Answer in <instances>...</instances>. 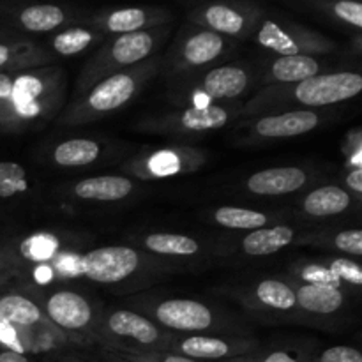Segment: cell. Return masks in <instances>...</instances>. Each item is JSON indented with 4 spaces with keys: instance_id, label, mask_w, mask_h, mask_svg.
Returning <instances> with one entry per match:
<instances>
[{
    "instance_id": "cell-1",
    "label": "cell",
    "mask_w": 362,
    "mask_h": 362,
    "mask_svg": "<svg viewBox=\"0 0 362 362\" xmlns=\"http://www.w3.org/2000/svg\"><path fill=\"white\" fill-rule=\"evenodd\" d=\"M106 336L115 339L117 352H165L172 336L156 327L154 322L129 310H117L105 320Z\"/></svg>"
},
{
    "instance_id": "cell-2",
    "label": "cell",
    "mask_w": 362,
    "mask_h": 362,
    "mask_svg": "<svg viewBox=\"0 0 362 362\" xmlns=\"http://www.w3.org/2000/svg\"><path fill=\"white\" fill-rule=\"evenodd\" d=\"M362 90V76L354 71L341 73L318 74V76L304 80L293 87L290 98L303 106L320 108V106L336 105V103L349 101L359 95Z\"/></svg>"
},
{
    "instance_id": "cell-3",
    "label": "cell",
    "mask_w": 362,
    "mask_h": 362,
    "mask_svg": "<svg viewBox=\"0 0 362 362\" xmlns=\"http://www.w3.org/2000/svg\"><path fill=\"white\" fill-rule=\"evenodd\" d=\"M258 350L253 339L218 338V336L191 334L184 338H170L165 352L177 354L193 361H233L251 356Z\"/></svg>"
},
{
    "instance_id": "cell-4",
    "label": "cell",
    "mask_w": 362,
    "mask_h": 362,
    "mask_svg": "<svg viewBox=\"0 0 362 362\" xmlns=\"http://www.w3.org/2000/svg\"><path fill=\"white\" fill-rule=\"evenodd\" d=\"M140 269V253L126 246H108L88 251L80 260L81 274L101 285H113Z\"/></svg>"
},
{
    "instance_id": "cell-5",
    "label": "cell",
    "mask_w": 362,
    "mask_h": 362,
    "mask_svg": "<svg viewBox=\"0 0 362 362\" xmlns=\"http://www.w3.org/2000/svg\"><path fill=\"white\" fill-rule=\"evenodd\" d=\"M156 48V37L152 32L140 30L131 32V34H122L112 41V45L103 48L92 60V69H87L85 76L98 78L99 74L105 73L110 67H126L140 64Z\"/></svg>"
},
{
    "instance_id": "cell-6",
    "label": "cell",
    "mask_w": 362,
    "mask_h": 362,
    "mask_svg": "<svg viewBox=\"0 0 362 362\" xmlns=\"http://www.w3.org/2000/svg\"><path fill=\"white\" fill-rule=\"evenodd\" d=\"M257 41L258 45L279 57L310 55L311 52H325L332 46L324 37L303 32L299 28H285L272 20H265L258 27Z\"/></svg>"
},
{
    "instance_id": "cell-7",
    "label": "cell",
    "mask_w": 362,
    "mask_h": 362,
    "mask_svg": "<svg viewBox=\"0 0 362 362\" xmlns=\"http://www.w3.org/2000/svg\"><path fill=\"white\" fill-rule=\"evenodd\" d=\"M251 87L250 69L243 66H218L187 85L193 94L212 101H235Z\"/></svg>"
},
{
    "instance_id": "cell-8",
    "label": "cell",
    "mask_w": 362,
    "mask_h": 362,
    "mask_svg": "<svg viewBox=\"0 0 362 362\" xmlns=\"http://www.w3.org/2000/svg\"><path fill=\"white\" fill-rule=\"evenodd\" d=\"M154 317L165 329L200 332L214 327V313L209 306L191 299H168L158 304Z\"/></svg>"
},
{
    "instance_id": "cell-9",
    "label": "cell",
    "mask_w": 362,
    "mask_h": 362,
    "mask_svg": "<svg viewBox=\"0 0 362 362\" xmlns=\"http://www.w3.org/2000/svg\"><path fill=\"white\" fill-rule=\"evenodd\" d=\"M138 88V80L131 73H115L103 78L99 83L92 87L88 95L85 98V110L90 115H101V113L115 112L122 108L129 99L133 98Z\"/></svg>"
},
{
    "instance_id": "cell-10",
    "label": "cell",
    "mask_w": 362,
    "mask_h": 362,
    "mask_svg": "<svg viewBox=\"0 0 362 362\" xmlns=\"http://www.w3.org/2000/svg\"><path fill=\"white\" fill-rule=\"evenodd\" d=\"M232 108L223 105L189 106L179 113L166 117L159 127L168 133H207L218 131L228 124Z\"/></svg>"
},
{
    "instance_id": "cell-11",
    "label": "cell",
    "mask_w": 362,
    "mask_h": 362,
    "mask_svg": "<svg viewBox=\"0 0 362 362\" xmlns=\"http://www.w3.org/2000/svg\"><path fill=\"white\" fill-rule=\"evenodd\" d=\"M202 25L211 32L230 37H240L253 28L257 14L251 13L250 6H233V4H211L200 13L194 14Z\"/></svg>"
},
{
    "instance_id": "cell-12",
    "label": "cell",
    "mask_w": 362,
    "mask_h": 362,
    "mask_svg": "<svg viewBox=\"0 0 362 362\" xmlns=\"http://www.w3.org/2000/svg\"><path fill=\"white\" fill-rule=\"evenodd\" d=\"M46 313L59 327L66 331H83L94 318L90 303L81 293L73 290H60L46 300Z\"/></svg>"
},
{
    "instance_id": "cell-13",
    "label": "cell",
    "mask_w": 362,
    "mask_h": 362,
    "mask_svg": "<svg viewBox=\"0 0 362 362\" xmlns=\"http://www.w3.org/2000/svg\"><path fill=\"white\" fill-rule=\"evenodd\" d=\"M308 173L297 166H278L260 170L246 180L250 193L257 197H283L306 186Z\"/></svg>"
},
{
    "instance_id": "cell-14",
    "label": "cell",
    "mask_w": 362,
    "mask_h": 362,
    "mask_svg": "<svg viewBox=\"0 0 362 362\" xmlns=\"http://www.w3.org/2000/svg\"><path fill=\"white\" fill-rule=\"evenodd\" d=\"M320 117L313 110H292L279 115L262 117L255 124V133L262 138H292L306 134L318 127Z\"/></svg>"
},
{
    "instance_id": "cell-15",
    "label": "cell",
    "mask_w": 362,
    "mask_h": 362,
    "mask_svg": "<svg viewBox=\"0 0 362 362\" xmlns=\"http://www.w3.org/2000/svg\"><path fill=\"white\" fill-rule=\"evenodd\" d=\"M226 39L211 30H198L180 45L179 62L184 67H204L225 53Z\"/></svg>"
},
{
    "instance_id": "cell-16",
    "label": "cell",
    "mask_w": 362,
    "mask_h": 362,
    "mask_svg": "<svg viewBox=\"0 0 362 362\" xmlns=\"http://www.w3.org/2000/svg\"><path fill=\"white\" fill-rule=\"evenodd\" d=\"M134 189V182L127 177L101 175L80 180L74 186V194L81 200L92 202H119L129 197Z\"/></svg>"
},
{
    "instance_id": "cell-17",
    "label": "cell",
    "mask_w": 362,
    "mask_h": 362,
    "mask_svg": "<svg viewBox=\"0 0 362 362\" xmlns=\"http://www.w3.org/2000/svg\"><path fill=\"white\" fill-rule=\"evenodd\" d=\"M293 239L296 232L292 226L276 225L271 228H258L244 237L243 250L247 257H269L292 244Z\"/></svg>"
},
{
    "instance_id": "cell-18",
    "label": "cell",
    "mask_w": 362,
    "mask_h": 362,
    "mask_svg": "<svg viewBox=\"0 0 362 362\" xmlns=\"http://www.w3.org/2000/svg\"><path fill=\"white\" fill-rule=\"evenodd\" d=\"M352 197L338 186L317 187L303 200V211L313 218H329L349 211Z\"/></svg>"
},
{
    "instance_id": "cell-19",
    "label": "cell",
    "mask_w": 362,
    "mask_h": 362,
    "mask_svg": "<svg viewBox=\"0 0 362 362\" xmlns=\"http://www.w3.org/2000/svg\"><path fill=\"white\" fill-rule=\"evenodd\" d=\"M297 306L313 315H334L341 310L345 296L341 290L318 285H300L296 290Z\"/></svg>"
},
{
    "instance_id": "cell-20",
    "label": "cell",
    "mask_w": 362,
    "mask_h": 362,
    "mask_svg": "<svg viewBox=\"0 0 362 362\" xmlns=\"http://www.w3.org/2000/svg\"><path fill=\"white\" fill-rule=\"evenodd\" d=\"M322 71L320 62L311 55L278 57L272 60L269 76L278 83H300L304 80L318 76Z\"/></svg>"
},
{
    "instance_id": "cell-21",
    "label": "cell",
    "mask_w": 362,
    "mask_h": 362,
    "mask_svg": "<svg viewBox=\"0 0 362 362\" xmlns=\"http://www.w3.org/2000/svg\"><path fill=\"white\" fill-rule=\"evenodd\" d=\"M101 154V147L95 140L88 138H73L57 145L53 151V161L64 168H76L94 163Z\"/></svg>"
},
{
    "instance_id": "cell-22",
    "label": "cell",
    "mask_w": 362,
    "mask_h": 362,
    "mask_svg": "<svg viewBox=\"0 0 362 362\" xmlns=\"http://www.w3.org/2000/svg\"><path fill=\"white\" fill-rule=\"evenodd\" d=\"M41 320V308L21 293H6L0 297V322L2 324L30 327Z\"/></svg>"
},
{
    "instance_id": "cell-23",
    "label": "cell",
    "mask_w": 362,
    "mask_h": 362,
    "mask_svg": "<svg viewBox=\"0 0 362 362\" xmlns=\"http://www.w3.org/2000/svg\"><path fill=\"white\" fill-rule=\"evenodd\" d=\"M18 25L27 32H52L67 21V14L62 7L45 4L28 6L16 14Z\"/></svg>"
},
{
    "instance_id": "cell-24",
    "label": "cell",
    "mask_w": 362,
    "mask_h": 362,
    "mask_svg": "<svg viewBox=\"0 0 362 362\" xmlns=\"http://www.w3.org/2000/svg\"><path fill=\"white\" fill-rule=\"evenodd\" d=\"M152 20H154V16L148 11L140 9V7H126V9L112 11V13L98 18L95 23L101 30L122 35L131 34V32H140Z\"/></svg>"
},
{
    "instance_id": "cell-25",
    "label": "cell",
    "mask_w": 362,
    "mask_h": 362,
    "mask_svg": "<svg viewBox=\"0 0 362 362\" xmlns=\"http://www.w3.org/2000/svg\"><path fill=\"white\" fill-rule=\"evenodd\" d=\"M255 299L269 310L293 311L297 308L296 290L281 279H262L255 288Z\"/></svg>"
},
{
    "instance_id": "cell-26",
    "label": "cell",
    "mask_w": 362,
    "mask_h": 362,
    "mask_svg": "<svg viewBox=\"0 0 362 362\" xmlns=\"http://www.w3.org/2000/svg\"><path fill=\"white\" fill-rule=\"evenodd\" d=\"M144 244L152 253L168 257H191L200 250L197 239L180 233H151L145 237Z\"/></svg>"
},
{
    "instance_id": "cell-27",
    "label": "cell",
    "mask_w": 362,
    "mask_h": 362,
    "mask_svg": "<svg viewBox=\"0 0 362 362\" xmlns=\"http://www.w3.org/2000/svg\"><path fill=\"white\" fill-rule=\"evenodd\" d=\"M214 219L223 228L232 230H258L267 225L269 218L264 212L243 207H219L214 212Z\"/></svg>"
},
{
    "instance_id": "cell-28",
    "label": "cell",
    "mask_w": 362,
    "mask_h": 362,
    "mask_svg": "<svg viewBox=\"0 0 362 362\" xmlns=\"http://www.w3.org/2000/svg\"><path fill=\"white\" fill-rule=\"evenodd\" d=\"M95 41V32L83 27H71L52 39V48L59 55L71 57L87 49Z\"/></svg>"
},
{
    "instance_id": "cell-29",
    "label": "cell",
    "mask_w": 362,
    "mask_h": 362,
    "mask_svg": "<svg viewBox=\"0 0 362 362\" xmlns=\"http://www.w3.org/2000/svg\"><path fill=\"white\" fill-rule=\"evenodd\" d=\"M27 170L13 161H0V198H13L27 191Z\"/></svg>"
},
{
    "instance_id": "cell-30",
    "label": "cell",
    "mask_w": 362,
    "mask_h": 362,
    "mask_svg": "<svg viewBox=\"0 0 362 362\" xmlns=\"http://www.w3.org/2000/svg\"><path fill=\"white\" fill-rule=\"evenodd\" d=\"M226 362H310L306 354L293 349H272L267 352H255L251 356L240 357V359L226 361Z\"/></svg>"
},
{
    "instance_id": "cell-31",
    "label": "cell",
    "mask_w": 362,
    "mask_h": 362,
    "mask_svg": "<svg viewBox=\"0 0 362 362\" xmlns=\"http://www.w3.org/2000/svg\"><path fill=\"white\" fill-rule=\"evenodd\" d=\"M300 278L306 281V285H318V286H329V288L341 290V281L336 278L334 272L329 267L318 264H308L299 271Z\"/></svg>"
},
{
    "instance_id": "cell-32",
    "label": "cell",
    "mask_w": 362,
    "mask_h": 362,
    "mask_svg": "<svg viewBox=\"0 0 362 362\" xmlns=\"http://www.w3.org/2000/svg\"><path fill=\"white\" fill-rule=\"evenodd\" d=\"M30 62V46L25 42L0 41V69L25 66Z\"/></svg>"
},
{
    "instance_id": "cell-33",
    "label": "cell",
    "mask_w": 362,
    "mask_h": 362,
    "mask_svg": "<svg viewBox=\"0 0 362 362\" xmlns=\"http://www.w3.org/2000/svg\"><path fill=\"white\" fill-rule=\"evenodd\" d=\"M329 269L334 272L336 278L341 283L346 281L354 286L362 285V269L357 262L349 260V258H336L331 262Z\"/></svg>"
},
{
    "instance_id": "cell-34",
    "label": "cell",
    "mask_w": 362,
    "mask_h": 362,
    "mask_svg": "<svg viewBox=\"0 0 362 362\" xmlns=\"http://www.w3.org/2000/svg\"><path fill=\"white\" fill-rule=\"evenodd\" d=\"M310 362H362V354L354 346H331L322 350L318 356L310 357Z\"/></svg>"
},
{
    "instance_id": "cell-35",
    "label": "cell",
    "mask_w": 362,
    "mask_h": 362,
    "mask_svg": "<svg viewBox=\"0 0 362 362\" xmlns=\"http://www.w3.org/2000/svg\"><path fill=\"white\" fill-rule=\"evenodd\" d=\"M331 243L336 250L343 251V253H349L356 258L362 257V232L359 228L339 232L338 235L332 237Z\"/></svg>"
},
{
    "instance_id": "cell-36",
    "label": "cell",
    "mask_w": 362,
    "mask_h": 362,
    "mask_svg": "<svg viewBox=\"0 0 362 362\" xmlns=\"http://www.w3.org/2000/svg\"><path fill=\"white\" fill-rule=\"evenodd\" d=\"M117 359L124 362H198L170 352H117Z\"/></svg>"
},
{
    "instance_id": "cell-37",
    "label": "cell",
    "mask_w": 362,
    "mask_h": 362,
    "mask_svg": "<svg viewBox=\"0 0 362 362\" xmlns=\"http://www.w3.org/2000/svg\"><path fill=\"white\" fill-rule=\"evenodd\" d=\"M331 11L338 20L345 21L346 25H352L354 28H362L361 2H354V0H339V2L332 4Z\"/></svg>"
},
{
    "instance_id": "cell-38",
    "label": "cell",
    "mask_w": 362,
    "mask_h": 362,
    "mask_svg": "<svg viewBox=\"0 0 362 362\" xmlns=\"http://www.w3.org/2000/svg\"><path fill=\"white\" fill-rule=\"evenodd\" d=\"M14 85L16 81L7 73H0V124L9 119V113H14Z\"/></svg>"
},
{
    "instance_id": "cell-39",
    "label": "cell",
    "mask_w": 362,
    "mask_h": 362,
    "mask_svg": "<svg viewBox=\"0 0 362 362\" xmlns=\"http://www.w3.org/2000/svg\"><path fill=\"white\" fill-rule=\"evenodd\" d=\"M346 184H349L350 189L356 191L357 197H361V193H362V170H361V166H356V168H354L352 172L346 175Z\"/></svg>"
},
{
    "instance_id": "cell-40",
    "label": "cell",
    "mask_w": 362,
    "mask_h": 362,
    "mask_svg": "<svg viewBox=\"0 0 362 362\" xmlns=\"http://www.w3.org/2000/svg\"><path fill=\"white\" fill-rule=\"evenodd\" d=\"M0 362H32L25 354L13 349L0 350Z\"/></svg>"
},
{
    "instance_id": "cell-41",
    "label": "cell",
    "mask_w": 362,
    "mask_h": 362,
    "mask_svg": "<svg viewBox=\"0 0 362 362\" xmlns=\"http://www.w3.org/2000/svg\"><path fill=\"white\" fill-rule=\"evenodd\" d=\"M120 361V359H119ZM57 362H87V361H81V359H74V357H66V359H60ZM124 362V361H122Z\"/></svg>"
},
{
    "instance_id": "cell-42",
    "label": "cell",
    "mask_w": 362,
    "mask_h": 362,
    "mask_svg": "<svg viewBox=\"0 0 362 362\" xmlns=\"http://www.w3.org/2000/svg\"><path fill=\"white\" fill-rule=\"evenodd\" d=\"M0 35H2V30H0Z\"/></svg>"
}]
</instances>
